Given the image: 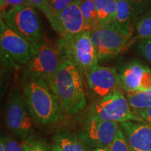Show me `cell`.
I'll use <instances>...</instances> for the list:
<instances>
[{
    "instance_id": "30",
    "label": "cell",
    "mask_w": 151,
    "mask_h": 151,
    "mask_svg": "<svg viewBox=\"0 0 151 151\" xmlns=\"http://www.w3.org/2000/svg\"><path fill=\"white\" fill-rule=\"evenodd\" d=\"M90 151H111V150L110 149H109V148H98L93 149V150Z\"/></svg>"
},
{
    "instance_id": "19",
    "label": "cell",
    "mask_w": 151,
    "mask_h": 151,
    "mask_svg": "<svg viewBox=\"0 0 151 151\" xmlns=\"http://www.w3.org/2000/svg\"><path fill=\"white\" fill-rule=\"evenodd\" d=\"M81 9L83 15L88 31H92L99 27L97 11L94 0H81Z\"/></svg>"
},
{
    "instance_id": "28",
    "label": "cell",
    "mask_w": 151,
    "mask_h": 151,
    "mask_svg": "<svg viewBox=\"0 0 151 151\" xmlns=\"http://www.w3.org/2000/svg\"><path fill=\"white\" fill-rule=\"evenodd\" d=\"M137 116L142 118L147 124L151 126V107L137 113Z\"/></svg>"
},
{
    "instance_id": "12",
    "label": "cell",
    "mask_w": 151,
    "mask_h": 151,
    "mask_svg": "<svg viewBox=\"0 0 151 151\" xmlns=\"http://www.w3.org/2000/svg\"><path fill=\"white\" fill-rule=\"evenodd\" d=\"M88 88L98 99L120 89V79L114 68L95 65L85 76Z\"/></svg>"
},
{
    "instance_id": "1",
    "label": "cell",
    "mask_w": 151,
    "mask_h": 151,
    "mask_svg": "<svg viewBox=\"0 0 151 151\" xmlns=\"http://www.w3.org/2000/svg\"><path fill=\"white\" fill-rule=\"evenodd\" d=\"M21 83L28 109L35 122L48 125L63 118V109L46 81L23 76Z\"/></svg>"
},
{
    "instance_id": "21",
    "label": "cell",
    "mask_w": 151,
    "mask_h": 151,
    "mask_svg": "<svg viewBox=\"0 0 151 151\" xmlns=\"http://www.w3.org/2000/svg\"><path fill=\"white\" fill-rule=\"evenodd\" d=\"M136 30L139 40L151 38V11H148L137 20Z\"/></svg>"
},
{
    "instance_id": "31",
    "label": "cell",
    "mask_w": 151,
    "mask_h": 151,
    "mask_svg": "<svg viewBox=\"0 0 151 151\" xmlns=\"http://www.w3.org/2000/svg\"><path fill=\"white\" fill-rule=\"evenodd\" d=\"M0 151H5L4 146L3 143L1 141H0Z\"/></svg>"
},
{
    "instance_id": "8",
    "label": "cell",
    "mask_w": 151,
    "mask_h": 151,
    "mask_svg": "<svg viewBox=\"0 0 151 151\" xmlns=\"http://www.w3.org/2000/svg\"><path fill=\"white\" fill-rule=\"evenodd\" d=\"M62 59L57 47L43 42L37 48L33 58L24 66L23 76L50 82L58 71Z\"/></svg>"
},
{
    "instance_id": "16",
    "label": "cell",
    "mask_w": 151,
    "mask_h": 151,
    "mask_svg": "<svg viewBox=\"0 0 151 151\" xmlns=\"http://www.w3.org/2000/svg\"><path fill=\"white\" fill-rule=\"evenodd\" d=\"M132 14L130 6L125 0H117V12L114 24L119 31L127 37L131 33Z\"/></svg>"
},
{
    "instance_id": "25",
    "label": "cell",
    "mask_w": 151,
    "mask_h": 151,
    "mask_svg": "<svg viewBox=\"0 0 151 151\" xmlns=\"http://www.w3.org/2000/svg\"><path fill=\"white\" fill-rule=\"evenodd\" d=\"M137 50L151 66V38L140 39L137 44Z\"/></svg>"
},
{
    "instance_id": "29",
    "label": "cell",
    "mask_w": 151,
    "mask_h": 151,
    "mask_svg": "<svg viewBox=\"0 0 151 151\" xmlns=\"http://www.w3.org/2000/svg\"><path fill=\"white\" fill-rule=\"evenodd\" d=\"M50 151H63L62 150V148L57 144L56 143H54L52 145V146L50 147Z\"/></svg>"
},
{
    "instance_id": "22",
    "label": "cell",
    "mask_w": 151,
    "mask_h": 151,
    "mask_svg": "<svg viewBox=\"0 0 151 151\" xmlns=\"http://www.w3.org/2000/svg\"><path fill=\"white\" fill-rule=\"evenodd\" d=\"M21 143L24 151H50V148L46 141L34 134L22 141Z\"/></svg>"
},
{
    "instance_id": "27",
    "label": "cell",
    "mask_w": 151,
    "mask_h": 151,
    "mask_svg": "<svg viewBox=\"0 0 151 151\" xmlns=\"http://www.w3.org/2000/svg\"><path fill=\"white\" fill-rule=\"evenodd\" d=\"M28 4H29V0H1V13L4 12L13 7Z\"/></svg>"
},
{
    "instance_id": "23",
    "label": "cell",
    "mask_w": 151,
    "mask_h": 151,
    "mask_svg": "<svg viewBox=\"0 0 151 151\" xmlns=\"http://www.w3.org/2000/svg\"><path fill=\"white\" fill-rule=\"evenodd\" d=\"M130 6L132 10V18L135 22L146 14L151 11V0H125Z\"/></svg>"
},
{
    "instance_id": "6",
    "label": "cell",
    "mask_w": 151,
    "mask_h": 151,
    "mask_svg": "<svg viewBox=\"0 0 151 151\" xmlns=\"http://www.w3.org/2000/svg\"><path fill=\"white\" fill-rule=\"evenodd\" d=\"M4 121L12 134L22 141L33 134L34 126L24 94L18 88H13L4 104Z\"/></svg>"
},
{
    "instance_id": "11",
    "label": "cell",
    "mask_w": 151,
    "mask_h": 151,
    "mask_svg": "<svg viewBox=\"0 0 151 151\" xmlns=\"http://www.w3.org/2000/svg\"><path fill=\"white\" fill-rule=\"evenodd\" d=\"M81 1H75L59 14L47 18L60 38H66L88 31L81 9Z\"/></svg>"
},
{
    "instance_id": "18",
    "label": "cell",
    "mask_w": 151,
    "mask_h": 151,
    "mask_svg": "<svg viewBox=\"0 0 151 151\" xmlns=\"http://www.w3.org/2000/svg\"><path fill=\"white\" fill-rule=\"evenodd\" d=\"M127 99L132 111L137 115L141 111L151 107V89L127 93Z\"/></svg>"
},
{
    "instance_id": "17",
    "label": "cell",
    "mask_w": 151,
    "mask_h": 151,
    "mask_svg": "<svg viewBox=\"0 0 151 151\" xmlns=\"http://www.w3.org/2000/svg\"><path fill=\"white\" fill-rule=\"evenodd\" d=\"M99 26L114 23L117 12V0H94Z\"/></svg>"
},
{
    "instance_id": "24",
    "label": "cell",
    "mask_w": 151,
    "mask_h": 151,
    "mask_svg": "<svg viewBox=\"0 0 151 151\" xmlns=\"http://www.w3.org/2000/svg\"><path fill=\"white\" fill-rule=\"evenodd\" d=\"M109 149L111 151H130L125 136L120 126L112 143L109 146Z\"/></svg>"
},
{
    "instance_id": "15",
    "label": "cell",
    "mask_w": 151,
    "mask_h": 151,
    "mask_svg": "<svg viewBox=\"0 0 151 151\" xmlns=\"http://www.w3.org/2000/svg\"><path fill=\"white\" fill-rule=\"evenodd\" d=\"M54 141L63 151H89L79 133L74 132L66 130L58 132L54 137Z\"/></svg>"
},
{
    "instance_id": "14",
    "label": "cell",
    "mask_w": 151,
    "mask_h": 151,
    "mask_svg": "<svg viewBox=\"0 0 151 151\" xmlns=\"http://www.w3.org/2000/svg\"><path fill=\"white\" fill-rule=\"evenodd\" d=\"M120 126L130 151H151V126L138 121L124 122Z\"/></svg>"
},
{
    "instance_id": "26",
    "label": "cell",
    "mask_w": 151,
    "mask_h": 151,
    "mask_svg": "<svg viewBox=\"0 0 151 151\" xmlns=\"http://www.w3.org/2000/svg\"><path fill=\"white\" fill-rule=\"evenodd\" d=\"M0 141L3 143L5 151H24L22 143L7 135H1Z\"/></svg>"
},
{
    "instance_id": "3",
    "label": "cell",
    "mask_w": 151,
    "mask_h": 151,
    "mask_svg": "<svg viewBox=\"0 0 151 151\" xmlns=\"http://www.w3.org/2000/svg\"><path fill=\"white\" fill-rule=\"evenodd\" d=\"M56 47L62 60L76 65L84 76L99 61L91 39V31H83L71 37L60 38Z\"/></svg>"
},
{
    "instance_id": "4",
    "label": "cell",
    "mask_w": 151,
    "mask_h": 151,
    "mask_svg": "<svg viewBox=\"0 0 151 151\" xmlns=\"http://www.w3.org/2000/svg\"><path fill=\"white\" fill-rule=\"evenodd\" d=\"M86 118L99 119L117 123L127 121L146 122L132 111L127 99L120 89L92 103L88 109Z\"/></svg>"
},
{
    "instance_id": "2",
    "label": "cell",
    "mask_w": 151,
    "mask_h": 151,
    "mask_svg": "<svg viewBox=\"0 0 151 151\" xmlns=\"http://www.w3.org/2000/svg\"><path fill=\"white\" fill-rule=\"evenodd\" d=\"M83 76L76 65L67 60H62L55 74L48 83L67 114H76L86 108L87 100Z\"/></svg>"
},
{
    "instance_id": "7",
    "label": "cell",
    "mask_w": 151,
    "mask_h": 151,
    "mask_svg": "<svg viewBox=\"0 0 151 151\" xmlns=\"http://www.w3.org/2000/svg\"><path fill=\"white\" fill-rule=\"evenodd\" d=\"M1 58L4 63L14 67L25 66L37 52V48L0 21Z\"/></svg>"
},
{
    "instance_id": "13",
    "label": "cell",
    "mask_w": 151,
    "mask_h": 151,
    "mask_svg": "<svg viewBox=\"0 0 151 151\" xmlns=\"http://www.w3.org/2000/svg\"><path fill=\"white\" fill-rule=\"evenodd\" d=\"M120 88L127 93L151 89V70L139 61H132L122 68L118 73Z\"/></svg>"
},
{
    "instance_id": "9",
    "label": "cell",
    "mask_w": 151,
    "mask_h": 151,
    "mask_svg": "<svg viewBox=\"0 0 151 151\" xmlns=\"http://www.w3.org/2000/svg\"><path fill=\"white\" fill-rule=\"evenodd\" d=\"M91 39L99 60L116 56L125 47L127 40V37L117 29L114 23L92 30Z\"/></svg>"
},
{
    "instance_id": "5",
    "label": "cell",
    "mask_w": 151,
    "mask_h": 151,
    "mask_svg": "<svg viewBox=\"0 0 151 151\" xmlns=\"http://www.w3.org/2000/svg\"><path fill=\"white\" fill-rule=\"evenodd\" d=\"M1 20L36 47L43 43V31L35 7L29 4L1 13Z\"/></svg>"
},
{
    "instance_id": "10",
    "label": "cell",
    "mask_w": 151,
    "mask_h": 151,
    "mask_svg": "<svg viewBox=\"0 0 151 151\" xmlns=\"http://www.w3.org/2000/svg\"><path fill=\"white\" fill-rule=\"evenodd\" d=\"M120 126L115 122L86 118L83 130L79 132L88 150L109 148Z\"/></svg>"
},
{
    "instance_id": "20",
    "label": "cell",
    "mask_w": 151,
    "mask_h": 151,
    "mask_svg": "<svg viewBox=\"0 0 151 151\" xmlns=\"http://www.w3.org/2000/svg\"><path fill=\"white\" fill-rule=\"evenodd\" d=\"M78 0H45L41 11L47 18L59 14L64 9Z\"/></svg>"
}]
</instances>
